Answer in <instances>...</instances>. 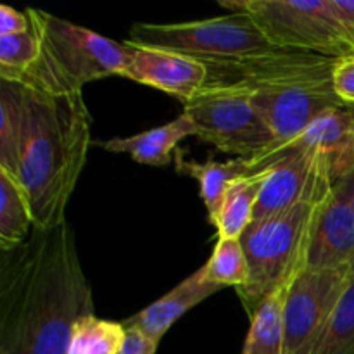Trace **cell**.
Here are the masks:
<instances>
[{
  "mask_svg": "<svg viewBox=\"0 0 354 354\" xmlns=\"http://www.w3.org/2000/svg\"><path fill=\"white\" fill-rule=\"evenodd\" d=\"M124 334L123 324L88 315L73 328L68 354H120Z\"/></svg>",
  "mask_w": 354,
  "mask_h": 354,
  "instance_id": "cell-22",
  "label": "cell"
},
{
  "mask_svg": "<svg viewBox=\"0 0 354 354\" xmlns=\"http://www.w3.org/2000/svg\"><path fill=\"white\" fill-rule=\"evenodd\" d=\"M266 158L272 159V165L265 169L254 220L283 213L301 203L313 189L322 169L317 156L299 144H290Z\"/></svg>",
  "mask_w": 354,
  "mask_h": 354,
  "instance_id": "cell-11",
  "label": "cell"
},
{
  "mask_svg": "<svg viewBox=\"0 0 354 354\" xmlns=\"http://www.w3.org/2000/svg\"><path fill=\"white\" fill-rule=\"evenodd\" d=\"M315 354H354V280L339 301Z\"/></svg>",
  "mask_w": 354,
  "mask_h": 354,
  "instance_id": "cell-23",
  "label": "cell"
},
{
  "mask_svg": "<svg viewBox=\"0 0 354 354\" xmlns=\"http://www.w3.org/2000/svg\"><path fill=\"white\" fill-rule=\"evenodd\" d=\"M175 165L176 171L182 173V175L192 176L199 182L201 199L204 201L207 216H209V221L213 225L216 221L218 213H220L221 203H223L228 187L235 180L254 176L266 169L259 159L235 158L227 162H199L194 161V159H187L180 151L175 152Z\"/></svg>",
  "mask_w": 354,
  "mask_h": 354,
  "instance_id": "cell-16",
  "label": "cell"
},
{
  "mask_svg": "<svg viewBox=\"0 0 354 354\" xmlns=\"http://www.w3.org/2000/svg\"><path fill=\"white\" fill-rule=\"evenodd\" d=\"M128 45V44H127ZM124 78L169 93L185 106L203 90L207 80L204 62L161 48L131 47Z\"/></svg>",
  "mask_w": 354,
  "mask_h": 354,
  "instance_id": "cell-12",
  "label": "cell"
},
{
  "mask_svg": "<svg viewBox=\"0 0 354 354\" xmlns=\"http://www.w3.org/2000/svg\"><path fill=\"white\" fill-rule=\"evenodd\" d=\"M31 31L30 17L26 12H19L10 6H0V37Z\"/></svg>",
  "mask_w": 354,
  "mask_h": 354,
  "instance_id": "cell-26",
  "label": "cell"
},
{
  "mask_svg": "<svg viewBox=\"0 0 354 354\" xmlns=\"http://www.w3.org/2000/svg\"><path fill=\"white\" fill-rule=\"evenodd\" d=\"M26 120V88L0 80V168L16 175Z\"/></svg>",
  "mask_w": 354,
  "mask_h": 354,
  "instance_id": "cell-17",
  "label": "cell"
},
{
  "mask_svg": "<svg viewBox=\"0 0 354 354\" xmlns=\"http://www.w3.org/2000/svg\"><path fill=\"white\" fill-rule=\"evenodd\" d=\"M354 270H303L283 308V354H315Z\"/></svg>",
  "mask_w": 354,
  "mask_h": 354,
  "instance_id": "cell-9",
  "label": "cell"
},
{
  "mask_svg": "<svg viewBox=\"0 0 354 354\" xmlns=\"http://www.w3.org/2000/svg\"><path fill=\"white\" fill-rule=\"evenodd\" d=\"M335 12L341 17L354 47V0H332Z\"/></svg>",
  "mask_w": 354,
  "mask_h": 354,
  "instance_id": "cell-28",
  "label": "cell"
},
{
  "mask_svg": "<svg viewBox=\"0 0 354 354\" xmlns=\"http://www.w3.org/2000/svg\"><path fill=\"white\" fill-rule=\"evenodd\" d=\"M35 232L30 204L17 180L0 168V249L23 245Z\"/></svg>",
  "mask_w": 354,
  "mask_h": 354,
  "instance_id": "cell-18",
  "label": "cell"
},
{
  "mask_svg": "<svg viewBox=\"0 0 354 354\" xmlns=\"http://www.w3.org/2000/svg\"><path fill=\"white\" fill-rule=\"evenodd\" d=\"M221 7L249 14L272 47L325 57H353L354 47L332 0H223Z\"/></svg>",
  "mask_w": 354,
  "mask_h": 354,
  "instance_id": "cell-6",
  "label": "cell"
},
{
  "mask_svg": "<svg viewBox=\"0 0 354 354\" xmlns=\"http://www.w3.org/2000/svg\"><path fill=\"white\" fill-rule=\"evenodd\" d=\"M221 290L220 286L209 283L204 279L201 268L190 277H187L183 282H180L175 289L169 290L166 296L152 303L145 310L138 311L127 322H123L124 328H135L152 342L159 344L165 337L166 332L171 328L178 318H182L187 311L196 308L207 297Z\"/></svg>",
  "mask_w": 354,
  "mask_h": 354,
  "instance_id": "cell-14",
  "label": "cell"
},
{
  "mask_svg": "<svg viewBox=\"0 0 354 354\" xmlns=\"http://www.w3.org/2000/svg\"><path fill=\"white\" fill-rule=\"evenodd\" d=\"M339 59L299 50H270L237 62H204L211 83L241 88L275 135L289 147L308 124L332 107L346 106L334 86ZM270 152V154H272Z\"/></svg>",
  "mask_w": 354,
  "mask_h": 354,
  "instance_id": "cell-3",
  "label": "cell"
},
{
  "mask_svg": "<svg viewBox=\"0 0 354 354\" xmlns=\"http://www.w3.org/2000/svg\"><path fill=\"white\" fill-rule=\"evenodd\" d=\"M349 109H351V113H353V116H354V106H348Z\"/></svg>",
  "mask_w": 354,
  "mask_h": 354,
  "instance_id": "cell-30",
  "label": "cell"
},
{
  "mask_svg": "<svg viewBox=\"0 0 354 354\" xmlns=\"http://www.w3.org/2000/svg\"><path fill=\"white\" fill-rule=\"evenodd\" d=\"M192 135H197L196 127L182 113L178 118L158 128L131 135V137L107 138V140L95 142V145L114 154H128L140 165L162 168V166L171 165L175 159L176 145L183 138L192 137Z\"/></svg>",
  "mask_w": 354,
  "mask_h": 354,
  "instance_id": "cell-15",
  "label": "cell"
},
{
  "mask_svg": "<svg viewBox=\"0 0 354 354\" xmlns=\"http://www.w3.org/2000/svg\"><path fill=\"white\" fill-rule=\"evenodd\" d=\"M304 270H354V211L348 176L332 187L311 230Z\"/></svg>",
  "mask_w": 354,
  "mask_h": 354,
  "instance_id": "cell-10",
  "label": "cell"
},
{
  "mask_svg": "<svg viewBox=\"0 0 354 354\" xmlns=\"http://www.w3.org/2000/svg\"><path fill=\"white\" fill-rule=\"evenodd\" d=\"M88 315L92 289L68 221L2 251L0 354H68L73 328Z\"/></svg>",
  "mask_w": 354,
  "mask_h": 354,
  "instance_id": "cell-1",
  "label": "cell"
},
{
  "mask_svg": "<svg viewBox=\"0 0 354 354\" xmlns=\"http://www.w3.org/2000/svg\"><path fill=\"white\" fill-rule=\"evenodd\" d=\"M197 137L237 158L258 159L275 149V135L241 88L206 82L183 106Z\"/></svg>",
  "mask_w": 354,
  "mask_h": 354,
  "instance_id": "cell-8",
  "label": "cell"
},
{
  "mask_svg": "<svg viewBox=\"0 0 354 354\" xmlns=\"http://www.w3.org/2000/svg\"><path fill=\"white\" fill-rule=\"evenodd\" d=\"M332 187L334 183L322 165L313 189L301 203L283 213L254 220L239 239L248 258L249 282L235 290L249 318L273 292L292 283L304 270L311 230Z\"/></svg>",
  "mask_w": 354,
  "mask_h": 354,
  "instance_id": "cell-5",
  "label": "cell"
},
{
  "mask_svg": "<svg viewBox=\"0 0 354 354\" xmlns=\"http://www.w3.org/2000/svg\"><path fill=\"white\" fill-rule=\"evenodd\" d=\"M289 287H280L256 311L242 354H283V308Z\"/></svg>",
  "mask_w": 354,
  "mask_h": 354,
  "instance_id": "cell-20",
  "label": "cell"
},
{
  "mask_svg": "<svg viewBox=\"0 0 354 354\" xmlns=\"http://www.w3.org/2000/svg\"><path fill=\"white\" fill-rule=\"evenodd\" d=\"M26 14L38 40V57L21 78L23 86L48 95H71L95 80L123 76L130 45L45 10L30 7Z\"/></svg>",
  "mask_w": 354,
  "mask_h": 354,
  "instance_id": "cell-4",
  "label": "cell"
},
{
  "mask_svg": "<svg viewBox=\"0 0 354 354\" xmlns=\"http://www.w3.org/2000/svg\"><path fill=\"white\" fill-rule=\"evenodd\" d=\"M263 176H265V171L235 180L228 187L220 213L214 221V227L218 228V237L241 239L245 228L252 223Z\"/></svg>",
  "mask_w": 354,
  "mask_h": 354,
  "instance_id": "cell-19",
  "label": "cell"
},
{
  "mask_svg": "<svg viewBox=\"0 0 354 354\" xmlns=\"http://www.w3.org/2000/svg\"><path fill=\"white\" fill-rule=\"evenodd\" d=\"M204 279L214 286L242 289L249 282V265L239 239L218 237L209 261L201 266Z\"/></svg>",
  "mask_w": 354,
  "mask_h": 354,
  "instance_id": "cell-21",
  "label": "cell"
},
{
  "mask_svg": "<svg viewBox=\"0 0 354 354\" xmlns=\"http://www.w3.org/2000/svg\"><path fill=\"white\" fill-rule=\"evenodd\" d=\"M38 57V40L33 31L0 37V80L19 83Z\"/></svg>",
  "mask_w": 354,
  "mask_h": 354,
  "instance_id": "cell-24",
  "label": "cell"
},
{
  "mask_svg": "<svg viewBox=\"0 0 354 354\" xmlns=\"http://www.w3.org/2000/svg\"><path fill=\"white\" fill-rule=\"evenodd\" d=\"M348 180H349V192H351V206L354 211V171L348 176Z\"/></svg>",
  "mask_w": 354,
  "mask_h": 354,
  "instance_id": "cell-29",
  "label": "cell"
},
{
  "mask_svg": "<svg viewBox=\"0 0 354 354\" xmlns=\"http://www.w3.org/2000/svg\"><path fill=\"white\" fill-rule=\"evenodd\" d=\"M335 93L346 106H354V55L339 59L334 69Z\"/></svg>",
  "mask_w": 354,
  "mask_h": 354,
  "instance_id": "cell-25",
  "label": "cell"
},
{
  "mask_svg": "<svg viewBox=\"0 0 354 354\" xmlns=\"http://www.w3.org/2000/svg\"><path fill=\"white\" fill-rule=\"evenodd\" d=\"M292 144L310 149L335 185L354 171V116L351 109L348 106L327 109L311 121Z\"/></svg>",
  "mask_w": 354,
  "mask_h": 354,
  "instance_id": "cell-13",
  "label": "cell"
},
{
  "mask_svg": "<svg viewBox=\"0 0 354 354\" xmlns=\"http://www.w3.org/2000/svg\"><path fill=\"white\" fill-rule=\"evenodd\" d=\"M124 44L176 52L201 62H237L275 50L251 16L242 10L190 23H137L130 28Z\"/></svg>",
  "mask_w": 354,
  "mask_h": 354,
  "instance_id": "cell-7",
  "label": "cell"
},
{
  "mask_svg": "<svg viewBox=\"0 0 354 354\" xmlns=\"http://www.w3.org/2000/svg\"><path fill=\"white\" fill-rule=\"evenodd\" d=\"M124 330H127V334H124L120 354H156L159 344L152 342L151 339H147L135 328H124Z\"/></svg>",
  "mask_w": 354,
  "mask_h": 354,
  "instance_id": "cell-27",
  "label": "cell"
},
{
  "mask_svg": "<svg viewBox=\"0 0 354 354\" xmlns=\"http://www.w3.org/2000/svg\"><path fill=\"white\" fill-rule=\"evenodd\" d=\"M90 144V116L82 92L48 95L26 88L23 145L14 178L26 196L35 228L52 230L66 221Z\"/></svg>",
  "mask_w": 354,
  "mask_h": 354,
  "instance_id": "cell-2",
  "label": "cell"
}]
</instances>
